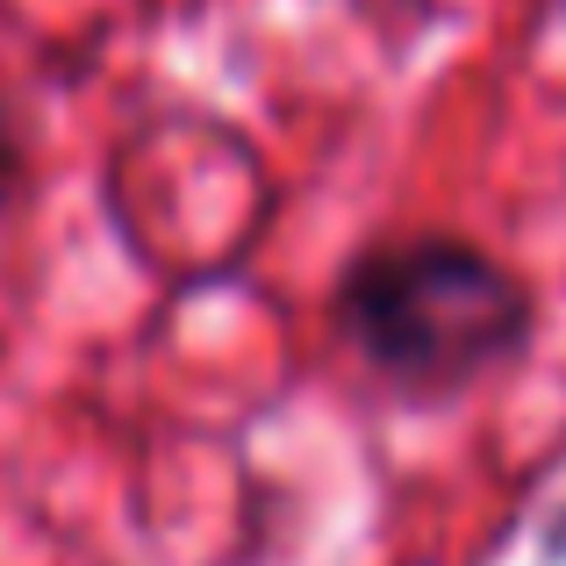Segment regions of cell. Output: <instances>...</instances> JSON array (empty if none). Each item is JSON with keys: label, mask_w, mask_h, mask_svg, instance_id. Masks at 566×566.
I'll return each mask as SVG.
<instances>
[{"label": "cell", "mask_w": 566, "mask_h": 566, "mask_svg": "<svg viewBox=\"0 0 566 566\" xmlns=\"http://www.w3.org/2000/svg\"><path fill=\"white\" fill-rule=\"evenodd\" d=\"M22 180H29V137H22V108H14L8 80H0V222L22 201Z\"/></svg>", "instance_id": "2"}, {"label": "cell", "mask_w": 566, "mask_h": 566, "mask_svg": "<svg viewBox=\"0 0 566 566\" xmlns=\"http://www.w3.org/2000/svg\"><path fill=\"white\" fill-rule=\"evenodd\" d=\"M331 331L395 401L438 409L538 345V287L452 230L366 237L331 280Z\"/></svg>", "instance_id": "1"}]
</instances>
